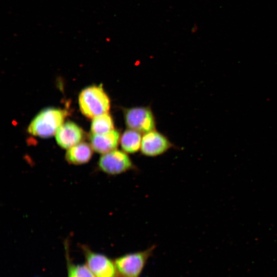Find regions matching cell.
I'll return each mask as SVG.
<instances>
[{
    "label": "cell",
    "mask_w": 277,
    "mask_h": 277,
    "mask_svg": "<svg viewBox=\"0 0 277 277\" xmlns=\"http://www.w3.org/2000/svg\"><path fill=\"white\" fill-rule=\"evenodd\" d=\"M172 146L165 136L154 130L142 136L140 151L145 156L155 157L164 153Z\"/></svg>",
    "instance_id": "8992f818"
},
{
    "label": "cell",
    "mask_w": 277,
    "mask_h": 277,
    "mask_svg": "<svg viewBox=\"0 0 277 277\" xmlns=\"http://www.w3.org/2000/svg\"><path fill=\"white\" fill-rule=\"evenodd\" d=\"M114 123L111 116L104 113L93 118L91 131L93 134H103L113 130Z\"/></svg>",
    "instance_id": "7c38bea8"
},
{
    "label": "cell",
    "mask_w": 277,
    "mask_h": 277,
    "mask_svg": "<svg viewBox=\"0 0 277 277\" xmlns=\"http://www.w3.org/2000/svg\"><path fill=\"white\" fill-rule=\"evenodd\" d=\"M93 148L86 142H80L68 149L66 159L70 164L75 165L87 163L91 158Z\"/></svg>",
    "instance_id": "30bf717a"
},
{
    "label": "cell",
    "mask_w": 277,
    "mask_h": 277,
    "mask_svg": "<svg viewBox=\"0 0 277 277\" xmlns=\"http://www.w3.org/2000/svg\"><path fill=\"white\" fill-rule=\"evenodd\" d=\"M155 246L140 251L121 256L114 261L117 272L122 277H138L143 271Z\"/></svg>",
    "instance_id": "3957f363"
},
{
    "label": "cell",
    "mask_w": 277,
    "mask_h": 277,
    "mask_svg": "<svg viewBox=\"0 0 277 277\" xmlns=\"http://www.w3.org/2000/svg\"><path fill=\"white\" fill-rule=\"evenodd\" d=\"M142 139L141 132L128 128L124 132L120 138V144L122 150L128 154L138 152L141 149Z\"/></svg>",
    "instance_id": "8fae6325"
},
{
    "label": "cell",
    "mask_w": 277,
    "mask_h": 277,
    "mask_svg": "<svg viewBox=\"0 0 277 277\" xmlns=\"http://www.w3.org/2000/svg\"><path fill=\"white\" fill-rule=\"evenodd\" d=\"M68 113L67 110L47 108L39 112L30 123L29 133L41 137H49L55 134L63 124Z\"/></svg>",
    "instance_id": "6da1fadb"
},
{
    "label": "cell",
    "mask_w": 277,
    "mask_h": 277,
    "mask_svg": "<svg viewBox=\"0 0 277 277\" xmlns=\"http://www.w3.org/2000/svg\"><path fill=\"white\" fill-rule=\"evenodd\" d=\"M98 166L103 172L109 175L120 174L136 168L128 153L117 149L102 154Z\"/></svg>",
    "instance_id": "277c9868"
},
{
    "label": "cell",
    "mask_w": 277,
    "mask_h": 277,
    "mask_svg": "<svg viewBox=\"0 0 277 277\" xmlns=\"http://www.w3.org/2000/svg\"><path fill=\"white\" fill-rule=\"evenodd\" d=\"M120 138V133L114 129L103 134L92 133L90 136V145L95 151L103 154L116 149Z\"/></svg>",
    "instance_id": "9c48e42d"
},
{
    "label": "cell",
    "mask_w": 277,
    "mask_h": 277,
    "mask_svg": "<svg viewBox=\"0 0 277 277\" xmlns=\"http://www.w3.org/2000/svg\"><path fill=\"white\" fill-rule=\"evenodd\" d=\"M87 266L95 277H115L117 270L113 262L107 256L85 250Z\"/></svg>",
    "instance_id": "52a82bcc"
},
{
    "label": "cell",
    "mask_w": 277,
    "mask_h": 277,
    "mask_svg": "<svg viewBox=\"0 0 277 277\" xmlns=\"http://www.w3.org/2000/svg\"><path fill=\"white\" fill-rule=\"evenodd\" d=\"M68 277H95L87 265L68 263Z\"/></svg>",
    "instance_id": "4fadbf2b"
},
{
    "label": "cell",
    "mask_w": 277,
    "mask_h": 277,
    "mask_svg": "<svg viewBox=\"0 0 277 277\" xmlns=\"http://www.w3.org/2000/svg\"><path fill=\"white\" fill-rule=\"evenodd\" d=\"M82 113L88 118H94L108 113L110 102L103 87L91 86L82 90L78 96Z\"/></svg>",
    "instance_id": "7a4b0ae2"
},
{
    "label": "cell",
    "mask_w": 277,
    "mask_h": 277,
    "mask_svg": "<svg viewBox=\"0 0 277 277\" xmlns=\"http://www.w3.org/2000/svg\"><path fill=\"white\" fill-rule=\"evenodd\" d=\"M126 125L129 129L141 133L155 129V121L151 110L148 107H136L127 109L124 112Z\"/></svg>",
    "instance_id": "5b68a950"
},
{
    "label": "cell",
    "mask_w": 277,
    "mask_h": 277,
    "mask_svg": "<svg viewBox=\"0 0 277 277\" xmlns=\"http://www.w3.org/2000/svg\"><path fill=\"white\" fill-rule=\"evenodd\" d=\"M83 131L77 124L67 122L63 123L55 133V139L58 145L65 149L81 142Z\"/></svg>",
    "instance_id": "ba28073f"
}]
</instances>
